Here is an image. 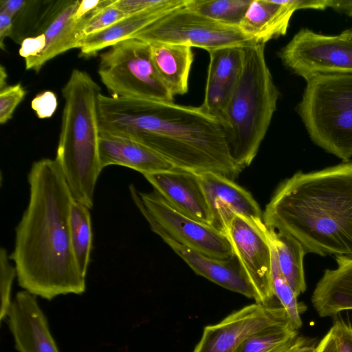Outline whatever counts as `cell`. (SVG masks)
Segmentation results:
<instances>
[{
  "label": "cell",
  "instance_id": "cell-9",
  "mask_svg": "<svg viewBox=\"0 0 352 352\" xmlns=\"http://www.w3.org/2000/svg\"><path fill=\"white\" fill-rule=\"evenodd\" d=\"M132 199L148 223H153L177 242L207 256L227 260L234 255L226 236L173 208L155 190L138 191L130 185Z\"/></svg>",
  "mask_w": 352,
  "mask_h": 352
},
{
  "label": "cell",
  "instance_id": "cell-34",
  "mask_svg": "<svg viewBox=\"0 0 352 352\" xmlns=\"http://www.w3.org/2000/svg\"><path fill=\"white\" fill-rule=\"evenodd\" d=\"M338 352H352V326L349 323L337 320L331 328Z\"/></svg>",
  "mask_w": 352,
  "mask_h": 352
},
{
  "label": "cell",
  "instance_id": "cell-2",
  "mask_svg": "<svg viewBox=\"0 0 352 352\" xmlns=\"http://www.w3.org/2000/svg\"><path fill=\"white\" fill-rule=\"evenodd\" d=\"M98 111L101 133L140 142L175 168L232 180L243 170L230 155L221 121L200 107L100 94Z\"/></svg>",
  "mask_w": 352,
  "mask_h": 352
},
{
  "label": "cell",
  "instance_id": "cell-14",
  "mask_svg": "<svg viewBox=\"0 0 352 352\" xmlns=\"http://www.w3.org/2000/svg\"><path fill=\"white\" fill-rule=\"evenodd\" d=\"M6 320L19 352H60L36 296L19 292Z\"/></svg>",
  "mask_w": 352,
  "mask_h": 352
},
{
  "label": "cell",
  "instance_id": "cell-39",
  "mask_svg": "<svg viewBox=\"0 0 352 352\" xmlns=\"http://www.w3.org/2000/svg\"><path fill=\"white\" fill-rule=\"evenodd\" d=\"M327 0H287V3L296 11L301 9L324 10L327 8Z\"/></svg>",
  "mask_w": 352,
  "mask_h": 352
},
{
  "label": "cell",
  "instance_id": "cell-5",
  "mask_svg": "<svg viewBox=\"0 0 352 352\" xmlns=\"http://www.w3.org/2000/svg\"><path fill=\"white\" fill-rule=\"evenodd\" d=\"M243 51L239 80L219 117L230 155L242 169L256 157L280 96L266 62L265 44L246 46Z\"/></svg>",
  "mask_w": 352,
  "mask_h": 352
},
{
  "label": "cell",
  "instance_id": "cell-18",
  "mask_svg": "<svg viewBox=\"0 0 352 352\" xmlns=\"http://www.w3.org/2000/svg\"><path fill=\"white\" fill-rule=\"evenodd\" d=\"M99 157L102 170L110 165H120L144 175L174 168L160 155L140 142L101 132Z\"/></svg>",
  "mask_w": 352,
  "mask_h": 352
},
{
  "label": "cell",
  "instance_id": "cell-19",
  "mask_svg": "<svg viewBox=\"0 0 352 352\" xmlns=\"http://www.w3.org/2000/svg\"><path fill=\"white\" fill-rule=\"evenodd\" d=\"M338 267L326 270L311 295V304L319 316H334L352 309V256H337Z\"/></svg>",
  "mask_w": 352,
  "mask_h": 352
},
{
  "label": "cell",
  "instance_id": "cell-26",
  "mask_svg": "<svg viewBox=\"0 0 352 352\" xmlns=\"http://www.w3.org/2000/svg\"><path fill=\"white\" fill-rule=\"evenodd\" d=\"M297 335L289 320L279 322L248 338L235 352H287Z\"/></svg>",
  "mask_w": 352,
  "mask_h": 352
},
{
  "label": "cell",
  "instance_id": "cell-43",
  "mask_svg": "<svg viewBox=\"0 0 352 352\" xmlns=\"http://www.w3.org/2000/svg\"><path fill=\"white\" fill-rule=\"evenodd\" d=\"M7 74L5 67L3 65L0 66V89L6 87V85Z\"/></svg>",
  "mask_w": 352,
  "mask_h": 352
},
{
  "label": "cell",
  "instance_id": "cell-7",
  "mask_svg": "<svg viewBox=\"0 0 352 352\" xmlns=\"http://www.w3.org/2000/svg\"><path fill=\"white\" fill-rule=\"evenodd\" d=\"M98 73L111 96L173 102L155 71L149 43L138 38L120 41L101 53Z\"/></svg>",
  "mask_w": 352,
  "mask_h": 352
},
{
  "label": "cell",
  "instance_id": "cell-13",
  "mask_svg": "<svg viewBox=\"0 0 352 352\" xmlns=\"http://www.w3.org/2000/svg\"><path fill=\"white\" fill-rule=\"evenodd\" d=\"M212 219V226L224 233L235 215L263 221L257 201L247 190L234 180L217 173L199 174Z\"/></svg>",
  "mask_w": 352,
  "mask_h": 352
},
{
  "label": "cell",
  "instance_id": "cell-33",
  "mask_svg": "<svg viewBox=\"0 0 352 352\" xmlns=\"http://www.w3.org/2000/svg\"><path fill=\"white\" fill-rule=\"evenodd\" d=\"M56 95L51 91L37 94L31 102V107L38 118H48L53 116L57 108Z\"/></svg>",
  "mask_w": 352,
  "mask_h": 352
},
{
  "label": "cell",
  "instance_id": "cell-40",
  "mask_svg": "<svg viewBox=\"0 0 352 352\" xmlns=\"http://www.w3.org/2000/svg\"><path fill=\"white\" fill-rule=\"evenodd\" d=\"M316 352H338L337 344L331 329L317 345Z\"/></svg>",
  "mask_w": 352,
  "mask_h": 352
},
{
  "label": "cell",
  "instance_id": "cell-15",
  "mask_svg": "<svg viewBox=\"0 0 352 352\" xmlns=\"http://www.w3.org/2000/svg\"><path fill=\"white\" fill-rule=\"evenodd\" d=\"M143 175L175 210L212 226L210 212L199 174L173 168Z\"/></svg>",
  "mask_w": 352,
  "mask_h": 352
},
{
  "label": "cell",
  "instance_id": "cell-36",
  "mask_svg": "<svg viewBox=\"0 0 352 352\" xmlns=\"http://www.w3.org/2000/svg\"><path fill=\"white\" fill-rule=\"evenodd\" d=\"M108 0H82L79 1L78 5L74 14V19L78 21L82 18L94 13L104 6Z\"/></svg>",
  "mask_w": 352,
  "mask_h": 352
},
{
  "label": "cell",
  "instance_id": "cell-22",
  "mask_svg": "<svg viewBox=\"0 0 352 352\" xmlns=\"http://www.w3.org/2000/svg\"><path fill=\"white\" fill-rule=\"evenodd\" d=\"M188 0H171L160 8L125 17L108 28L83 38L79 45L80 54L89 57L100 50L133 38L138 32L169 12L187 4Z\"/></svg>",
  "mask_w": 352,
  "mask_h": 352
},
{
  "label": "cell",
  "instance_id": "cell-28",
  "mask_svg": "<svg viewBox=\"0 0 352 352\" xmlns=\"http://www.w3.org/2000/svg\"><path fill=\"white\" fill-rule=\"evenodd\" d=\"M270 243L272 252L271 280L272 292L279 304L286 311L292 326L298 330L302 325L301 314L305 311L307 307L303 303L298 301V297L282 274L278 267L276 251L270 241Z\"/></svg>",
  "mask_w": 352,
  "mask_h": 352
},
{
  "label": "cell",
  "instance_id": "cell-6",
  "mask_svg": "<svg viewBox=\"0 0 352 352\" xmlns=\"http://www.w3.org/2000/svg\"><path fill=\"white\" fill-rule=\"evenodd\" d=\"M297 105L311 140L347 162L352 157V74H316Z\"/></svg>",
  "mask_w": 352,
  "mask_h": 352
},
{
  "label": "cell",
  "instance_id": "cell-1",
  "mask_svg": "<svg viewBox=\"0 0 352 352\" xmlns=\"http://www.w3.org/2000/svg\"><path fill=\"white\" fill-rule=\"evenodd\" d=\"M30 198L16 228L14 262L23 290L52 300L85 292L71 241L70 210L74 198L56 159L34 162L28 173Z\"/></svg>",
  "mask_w": 352,
  "mask_h": 352
},
{
  "label": "cell",
  "instance_id": "cell-16",
  "mask_svg": "<svg viewBox=\"0 0 352 352\" xmlns=\"http://www.w3.org/2000/svg\"><path fill=\"white\" fill-rule=\"evenodd\" d=\"M151 229L198 275L249 298L254 299L253 290L235 256L227 260L215 258L182 245L153 223Z\"/></svg>",
  "mask_w": 352,
  "mask_h": 352
},
{
  "label": "cell",
  "instance_id": "cell-32",
  "mask_svg": "<svg viewBox=\"0 0 352 352\" xmlns=\"http://www.w3.org/2000/svg\"><path fill=\"white\" fill-rule=\"evenodd\" d=\"M170 1L171 0H116L115 5L129 16L160 8Z\"/></svg>",
  "mask_w": 352,
  "mask_h": 352
},
{
  "label": "cell",
  "instance_id": "cell-10",
  "mask_svg": "<svg viewBox=\"0 0 352 352\" xmlns=\"http://www.w3.org/2000/svg\"><path fill=\"white\" fill-rule=\"evenodd\" d=\"M223 234L251 285L256 303L266 307L276 305L272 288L271 245L264 221L235 215Z\"/></svg>",
  "mask_w": 352,
  "mask_h": 352
},
{
  "label": "cell",
  "instance_id": "cell-4",
  "mask_svg": "<svg viewBox=\"0 0 352 352\" xmlns=\"http://www.w3.org/2000/svg\"><path fill=\"white\" fill-rule=\"evenodd\" d=\"M100 88L85 71L74 69L62 89L65 103L56 160L74 200L94 206L102 170L99 157Z\"/></svg>",
  "mask_w": 352,
  "mask_h": 352
},
{
  "label": "cell",
  "instance_id": "cell-12",
  "mask_svg": "<svg viewBox=\"0 0 352 352\" xmlns=\"http://www.w3.org/2000/svg\"><path fill=\"white\" fill-rule=\"evenodd\" d=\"M287 320L280 304L266 307L255 302L231 313L217 324L206 326L192 352H235L248 338Z\"/></svg>",
  "mask_w": 352,
  "mask_h": 352
},
{
  "label": "cell",
  "instance_id": "cell-21",
  "mask_svg": "<svg viewBox=\"0 0 352 352\" xmlns=\"http://www.w3.org/2000/svg\"><path fill=\"white\" fill-rule=\"evenodd\" d=\"M296 10L287 0H252L239 28L258 44L286 34Z\"/></svg>",
  "mask_w": 352,
  "mask_h": 352
},
{
  "label": "cell",
  "instance_id": "cell-11",
  "mask_svg": "<svg viewBox=\"0 0 352 352\" xmlns=\"http://www.w3.org/2000/svg\"><path fill=\"white\" fill-rule=\"evenodd\" d=\"M278 56L305 80L316 74H352V42L339 35L302 28L279 50Z\"/></svg>",
  "mask_w": 352,
  "mask_h": 352
},
{
  "label": "cell",
  "instance_id": "cell-20",
  "mask_svg": "<svg viewBox=\"0 0 352 352\" xmlns=\"http://www.w3.org/2000/svg\"><path fill=\"white\" fill-rule=\"evenodd\" d=\"M80 0L63 1L40 30L44 35L45 46L38 56L25 60V69L38 72L55 56L74 48H78L75 32L77 21L74 19Z\"/></svg>",
  "mask_w": 352,
  "mask_h": 352
},
{
  "label": "cell",
  "instance_id": "cell-29",
  "mask_svg": "<svg viewBox=\"0 0 352 352\" xmlns=\"http://www.w3.org/2000/svg\"><path fill=\"white\" fill-rule=\"evenodd\" d=\"M116 0L93 16L77 21L76 34L79 45L85 37L100 32L126 17L116 5Z\"/></svg>",
  "mask_w": 352,
  "mask_h": 352
},
{
  "label": "cell",
  "instance_id": "cell-42",
  "mask_svg": "<svg viewBox=\"0 0 352 352\" xmlns=\"http://www.w3.org/2000/svg\"><path fill=\"white\" fill-rule=\"evenodd\" d=\"M317 346L309 344L302 337L298 336L287 352H316Z\"/></svg>",
  "mask_w": 352,
  "mask_h": 352
},
{
  "label": "cell",
  "instance_id": "cell-24",
  "mask_svg": "<svg viewBox=\"0 0 352 352\" xmlns=\"http://www.w3.org/2000/svg\"><path fill=\"white\" fill-rule=\"evenodd\" d=\"M267 235L276 251L279 269L298 297L307 288L303 266L307 253L302 245L287 233L267 228Z\"/></svg>",
  "mask_w": 352,
  "mask_h": 352
},
{
  "label": "cell",
  "instance_id": "cell-17",
  "mask_svg": "<svg viewBox=\"0 0 352 352\" xmlns=\"http://www.w3.org/2000/svg\"><path fill=\"white\" fill-rule=\"evenodd\" d=\"M243 47L232 46L208 52L210 61L204 101L200 107L217 118L239 80L243 63Z\"/></svg>",
  "mask_w": 352,
  "mask_h": 352
},
{
  "label": "cell",
  "instance_id": "cell-31",
  "mask_svg": "<svg viewBox=\"0 0 352 352\" xmlns=\"http://www.w3.org/2000/svg\"><path fill=\"white\" fill-rule=\"evenodd\" d=\"M26 91L21 83L6 86L0 91V123L6 124L23 100Z\"/></svg>",
  "mask_w": 352,
  "mask_h": 352
},
{
  "label": "cell",
  "instance_id": "cell-8",
  "mask_svg": "<svg viewBox=\"0 0 352 352\" xmlns=\"http://www.w3.org/2000/svg\"><path fill=\"white\" fill-rule=\"evenodd\" d=\"M136 38L148 43H161L196 47L208 52L232 46L258 44L239 26L221 23L186 6L179 8L138 32Z\"/></svg>",
  "mask_w": 352,
  "mask_h": 352
},
{
  "label": "cell",
  "instance_id": "cell-37",
  "mask_svg": "<svg viewBox=\"0 0 352 352\" xmlns=\"http://www.w3.org/2000/svg\"><path fill=\"white\" fill-rule=\"evenodd\" d=\"M32 1L25 0H1L0 9L6 10L13 18V20L23 14L30 6Z\"/></svg>",
  "mask_w": 352,
  "mask_h": 352
},
{
  "label": "cell",
  "instance_id": "cell-23",
  "mask_svg": "<svg viewBox=\"0 0 352 352\" xmlns=\"http://www.w3.org/2000/svg\"><path fill=\"white\" fill-rule=\"evenodd\" d=\"M149 45L155 71L170 94L173 97L186 94L194 59L192 47L161 43Z\"/></svg>",
  "mask_w": 352,
  "mask_h": 352
},
{
  "label": "cell",
  "instance_id": "cell-35",
  "mask_svg": "<svg viewBox=\"0 0 352 352\" xmlns=\"http://www.w3.org/2000/svg\"><path fill=\"white\" fill-rule=\"evenodd\" d=\"M45 46L43 34L23 38L19 49V54L25 59L36 57L41 54Z\"/></svg>",
  "mask_w": 352,
  "mask_h": 352
},
{
  "label": "cell",
  "instance_id": "cell-41",
  "mask_svg": "<svg viewBox=\"0 0 352 352\" xmlns=\"http://www.w3.org/2000/svg\"><path fill=\"white\" fill-rule=\"evenodd\" d=\"M327 8L352 17V0H327Z\"/></svg>",
  "mask_w": 352,
  "mask_h": 352
},
{
  "label": "cell",
  "instance_id": "cell-30",
  "mask_svg": "<svg viewBox=\"0 0 352 352\" xmlns=\"http://www.w3.org/2000/svg\"><path fill=\"white\" fill-rule=\"evenodd\" d=\"M8 252L6 248L0 250V320L6 319L11 306L12 287L13 281L16 277V271L14 265L9 261Z\"/></svg>",
  "mask_w": 352,
  "mask_h": 352
},
{
  "label": "cell",
  "instance_id": "cell-25",
  "mask_svg": "<svg viewBox=\"0 0 352 352\" xmlns=\"http://www.w3.org/2000/svg\"><path fill=\"white\" fill-rule=\"evenodd\" d=\"M70 235L73 251L80 273L86 277L92 247L89 209L74 199L70 210Z\"/></svg>",
  "mask_w": 352,
  "mask_h": 352
},
{
  "label": "cell",
  "instance_id": "cell-3",
  "mask_svg": "<svg viewBox=\"0 0 352 352\" xmlns=\"http://www.w3.org/2000/svg\"><path fill=\"white\" fill-rule=\"evenodd\" d=\"M269 228L295 238L306 253L352 256V162L283 181L263 212Z\"/></svg>",
  "mask_w": 352,
  "mask_h": 352
},
{
  "label": "cell",
  "instance_id": "cell-38",
  "mask_svg": "<svg viewBox=\"0 0 352 352\" xmlns=\"http://www.w3.org/2000/svg\"><path fill=\"white\" fill-rule=\"evenodd\" d=\"M14 20L6 10L0 9V47L5 50L4 40L13 32Z\"/></svg>",
  "mask_w": 352,
  "mask_h": 352
},
{
  "label": "cell",
  "instance_id": "cell-44",
  "mask_svg": "<svg viewBox=\"0 0 352 352\" xmlns=\"http://www.w3.org/2000/svg\"><path fill=\"white\" fill-rule=\"evenodd\" d=\"M339 36L345 40L352 42V28L342 31Z\"/></svg>",
  "mask_w": 352,
  "mask_h": 352
},
{
  "label": "cell",
  "instance_id": "cell-27",
  "mask_svg": "<svg viewBox=\"0 0 352 352\" xmlns=\"http://www.w3.org/2000/svg\"><path fill=\"white\" fill-rule=\"evenodd\" d=\"M252 0H188L186 6L223 24L239 26Z\"/></svg>",
  "mask_w": 352,
  "mask_h": 352
}]
</instances>
